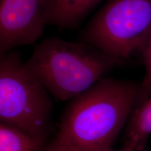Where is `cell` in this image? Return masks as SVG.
<instances>
[{
  "instance_id": "cell-1",
  "label": "cell",
  "mask_w": 151,
  "mask_h": 151,
  "mask_svg": "<svg viewBox=\"0 0 151 151\" xmlns=\"http://www.w3.org/2000/svg\"><path fill=\"white\" fill-rule=\"evenodd\" d=\"M139 88L130 81L101 79L71 100L57 136L73 151L110 150L133 112Z\"/></svg>"
},
{
  "instance_id": "cell-2",
  "label": "cell",
  "mask_w": 151,
  "mask_h": 151,
  "mask_svg": "<svg viewBox=\"0 0 151 151\" xmlns=\"http://www.w3.org/2000/svg\"><path fill=\"white\" fill-rule=\"evenodd\" d=\"M123 64L89 43L50 37L36 46L24 66L51 95L65 101L89 90Z\"/></svg>"
},
{
  "instance_id": "cell-3",
  "label": "cell",
  "mask_w": 151,
  "mask_h": 151,
  "mask_svg": "<svg viewBox=\"0 0 151 151\" xmlns=\"http://www.w3.org/2000/svg\"><path fill=\"white\" fill-rule=\"evenodd\" d=\"M50 93L26 69L20 54L0 55V120L45 139L51 118Z\"/></svg>"
},
{
  "instance_id": "cell-4",
  "label": "cell",
  "mask_w": 151,
  "mask_h": 151,
  "mask_svg": "<svg viewBox=\"0 0 151 151\" xmlns=\"http://www.w3.org/2000/svg\"><path fill=\"white\" fill-rule=\"evenodd\" d=\"M151 31V0H109L83 30L81 41L122 62L140 53Z\"/></svg>"
},
{
  "instance_id": "cell-5",
  "label": "cell",
  "mask_w": 151,
  "mask_h": 151,
  "mask_svg": "<svg viewBox=\"0 0 151 151\" xmlns=\"http://www.w3.org/2000/svg\"><path fill=\"white\" fill-rule=\"evenodd\" d=\"M46 0H1L0 55L34 44L46 23Z\"/></svg>"
},
{
  "instance_id": "cell-6",
  "label": "cell",
  "mask_w": 151,
  "mask_h": 151,
  "mask_svg": "<svg viewBox=\"0 0 151 151\" xmlns=\"http://www.w3.org/2000/svg\"><path fill=\"white\" fill-rule=\"evenodd\" d=\"M103 0H46V23L61 29L77 27Z\"/></svg>"
},
{
  "instance_id": "cell-7",
  "label": "cell",
  "mask_w": 151,
  "mask_h": 151,
  "mask_svg": "<svg viewBox=\"0 0 151 151\" xmlns=\"http://www.w3.org/2000/svg\"><path fill=\"white\" fill-rule=\"evenodd\" d=\"M151 135V96L134 109L126 133L124 144L138 148H144V143Z\"/></svg>"
},
{
  "instance_id": "cell-8",
  "label": "cell",
  "mask_w": 151,
  "mask_h": 151,
  "mask_svg": "<svg viewBox=\"0 0 151 151\" xmlns=\"http://www.w3.org/2000/svg\"><path fill=\"white\" fill-rule=\"evenodd\" d=\"M44 140L12 126L0 123V151H39Z\"/></svg>"
},
{
  "instance_id": "cell-9",
  "label": "cell",
  "mask_w": 151,
  "mask_h": 151,
  "mask_svg": "<svg viewBox=\"0 0 151 151\" xmlns=\"http://www.w3.org/2000/svg\"><path fill=\"white\" fill-rule=\"evenodd\" d=\"M140 54L145 67V75L142 83L140 84L134 109L146 101L151 96V31L141 48Z\"/></svg>"
},
{
  "instance_id": "cell-10",
  "label": "cell",
  "mask_w": 151,
  "mask_h": 151,
  "mask_svg": "<svg viewBox=\"0 0 151 151\" xmlns=\"http://www.w3.org/2000/svg\"><path fill=\"white\" fill-rule=\"evenodd\" d=\"M43 151H73V150L65 141L57 136L56 139Z\"/></svg>"
},
{
  "instance_id": "cell-11",
  "label": "cell",
  "mask_w": 151,
  "mask_h": 151,
  "mask_svg": "<svg viewBox=\"0 0 151 151\" xmlns=\"http://www.w3.org/2000/svg\"><path fill=\"white\" fill-rule=\"evenodd\" d=\"M107 151H148L146 150L144 148H135V147H132L131 146H129V145L124 144L122 148H121L119 150H112V149H110V150H107Z\"/></svg>"
}]
</instances>
